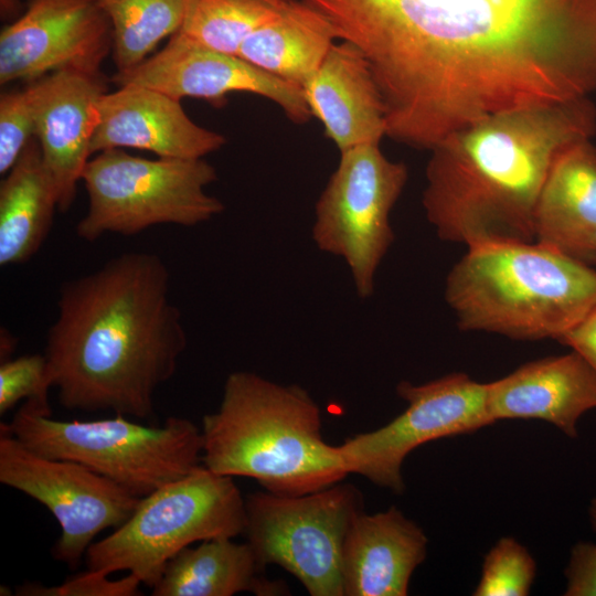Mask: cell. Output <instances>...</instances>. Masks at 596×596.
<instances>
[{
    "instance_id": "1",
    "label": "cell",
    "mask_w": 596,
    "mask_h": 596,
    "mask_svg": "<svg viewBox=\"0 0 596 596\" xmlns=\"http://www.w3.org/2000/svg\"><path fill=\"white\" fill-rule=\"evenodd\" d=\"M307 1L363 53L409 147L596 93V0Z\"/></svg>"
},
{
    "instance_id": "2",
    "label": "cell",
    "mask_w": 596,
    "mask_h": 596,
    "mask_svg": "<svg viewBox=\"0 0 596 596\" xmlns=\"http://www.w3.org/2000/svg\"><path fill=\"white\" fill-rule=\"evenodd\" d=\"M187 344L166 263L128 252L63 283L44 355L65 408L147 419Z\"/></svg>"
},
{
    "instance_id": "3",
    "label": "cell",
    "mask_w": 596,
    "mask_h": 596,
    "mask_svg": "<svg viewBox=\"0 0 596 596\" xmlns=\"http://www.w3.org/2000/svg\"><path fill=\"white\" fill-rule=\"evenodd\" d=\"M589 98L490 116L429 151L422 203L437 236L467 247L534 242L538 198L556 156L590 139Z\"/></svg>"
},
{
    "instance_id": "4",
    "label": "cell",
    "mask_w": 596,
    "mask_h": 596,
    "mask_svg": "<svg viewBox=\"0 0 596 596\" xmlns=\"http://www.w3.org/2000/svg\"><path fill=\"white\" fill-rule=\"evenodd\" d=\"M321 427L320 407L304 387L235 371L225 380L219 408L203 416L202 465L255 479L274 494L311 493L349 475Z\"/></svg>"
},
{
    "instance_id": "5",
    "label": "cell",
    "mask_w": 596,
    "mask_h": 596,
    "mask_svg": "<svg viewBox=\"0 0 596 596\" xmlns=\"http://www.w3.org/2000/svg\"><path fill=\"white\" fill-rule=\"evenodd\" d=\"M445 299L465 331L558 340L596 305V270L538 242L467 247Z\"/></svg>"
},
{
    "instance_id": "6",
    "label": "cell",
    "mask_w": 596,
    "mask_h": 596,
    "mask_svg": "<svg viewBox=\"0 0 596 596\" xmlns=\"http://www.w3.org/2000/svg\"><path fill=\"white\" fill-rule=\"evenodd\" d=\"M1 432L32 451L70 460L143 498L202 462V433L191 421L170 416L147 426L124 415L96 421H58L24 403Z\"/></svg>"
},
{
    "instance_id": "7",
    "label": "cell",
    "mask_w": 596,
    "mask_h": 596,
    "mask_svg": "<svg viewBox=\"0 0 596 596\" xmlns=\"http://www.w3.org/2000/svg\"><path fill=\"white\" fill-rule=\"evenodd\" d=\"M246 528L245 498L233 477L200 465L140 499L132 514L85 556L88 571H118L153 587L168 562L194 542L235 538Z\"/></svg>"
},
{
    "instance_id": "8",
    "label": "cell",
    "mask_w": 596,
    "mask_h": 596,
    "mask_svg": "<svg viewBox=\"0 0 596 596\" xmlns=\"http://www.w3.org/2000/svg\"><path fill=\"white\" fill-rule=\"evenodd\" d=\"M216 180L215 168L203 158L146 159L119 148L103 150L83 171L88 209L76 234L94 242L109 233L132 236L160 224L205 223L224 210L205 190Z\"/></svg>"
},
{
    "instance_id": "9",
    "label": "cell",
    "mask_w": 596,
    "mask_h": 596,
    "mask_svg": "<svg viewBox=\"0 0 596 596\" xmlns=\"http://www.w3.org/2000/svg\"><path fill=\"white\" fill-rule=\"evenodd\" d=\"M245 505L244 534L264 566L283 567L311 596H343V545L364 511L354 485L341 481L302 496L257 491L245 497Z\"/></svg>"
},
{
    "instance_id": "10",
    "label": "cell",
    "mask_w": 596,
    "mask_h": 596,
    "mask_svg": "<svg viewBox=\"0 0 596 596\" xmlns=\"http://www.w3.org/2000/svg\"><path fill=\"white\" fill-rule=\"evenodd\" d=\"M404 162L390 160L380 143L340 152V160L315 205L316 246L347 264L356 295L368 299L395 235L390 214L407 182Z\"/></svg>"
},
{
    "instance_id": "11",
    "label": "cell",
    "mask_w": 596,
    "mask_h": 596,
    "mask_svg": "<svg viewBox=\"0 0 596 596\" xmlns=\"http://www.w3.org/2000/svg\"><path fill=\"white\" fill-rule=\"evenodd\" d=\"M397 395L407 406L384 426L359 433L338 446L347 471L401 494L402 467L417 447L445 437L473 433L493 424L487 383L454 372L424 384L402 381Z\"/></svg>"
},
{
    "instance_id": "12",
    "label": "cell",
    "mask_w": 596,
    "mask_h": 596,
    "mask_svg": "<svg viewBox=\"0 0 596 596\" xmlns=\"http://www.w3.org/2000/svg\"><path fill=\"white\" fill-rule=\"evenodd\" d=\"M0 481L54 515L62 532L53 556L70 568L77 567L102 531L121 525L141 499L81 464L41 456L1 430Z\"/></svg>"
},
{
    "instance_id": "13",
    "label": "cell",
    "mask_w": 596,
    "mask_h": 596,
    "mask_svg": "<svg viewBox=\"0 0 596 596\" xmlns=\"http://www.w3.org/2000/svg\"><path fill=\"white\" fill-rule=\"evenodd\" d=\"M113 50L111 25L94 0H30L0 33V84L53 72L98 74Z\"/></svg>"
},
{
    "instance_id": "14",
    "label": "cell",
    "mask_w": 596,
    "mask_h": 596,
    "mask_svg": "<svg viewBox=\"0 0 596 596\" xmlns=\"http://www.w3.org/2000/svg\"><path fill=\"white\" fill-rule=\"evenodd\" d=\"M111 82L117 86H146L179 100L195 97L215 105L232 93H249L275 103L296 124L307 123L312 116L301 87L237 55L193 44L178 33L137 66L116 72Z\"/></svg>"
},
{
    "instance_id": "15",
    "label": "cell",
    "mask_w": 596,
    "mask_h": 596,
    "mask_svg": "<svg viewBox=\"0 0 596 596\" xmlns=\"http://www.w3.org/2000/svg\"><path fill=\"white\" fill-rule=\"evenodd\" d=\"M42 158L53 178L58 211L73 204L77 184L89 161L98 123V102L107 92L100 73L53 72L30 82Z\"/></svg>"
},
{
    "instance_id": "16",
    "label": "cell",
    "mask_w": 596,
    "mask_h": 596,
    "mask_svg": "<svg viewBox=\"0 0 596 596\" xmlns=\"http://www.w3.org/2000/svg\"><path fill=\"white\" fill-rule=\"evenodd\" d=\"M118 87L98 102L93 155L135 148L161 158L202 159L225 145L223 135L195 124L181 100L141 85Z\"/></svg>"
},
{
    "instance_id": "17",
    "label": "cell",
    "mask_w": 596,
    "mask_h": 596,
    "mask_svg": "<svg viewBox=\"0 0 596 596\" xmlns=\"http://www.w3.org/2000/svg\"><path fill=\"white\" fill-rule=\"evenodd\" d=\"M488 412L500 419H541L570 437L577 422L596 408V371L576 351L526 362L487 383Z\"/></svg>"
},
{
    "instance_id": "18",
    "label": "cell",
    "mask_w": 596,
    "mask_h": 596,
    "mask_svg": "<svg viewBox=\"0 0 596 596\" xmlns=\"http://www.w3.org/2000/svg\"><path fill=\"white\" fill-rule=\"evenodd\" d=\"M302 89L311 115L340 152L380 143L386 136L382 95L365 56L354 44L334 42Z\"/></svg>"
},
{
    "instance_id": "19",
    "label": "cell",
    "mask_w": 596,
    "mask_h": 596,
    "mask_svg": "<svg viewBox=\"0 0 596 596\" xmlns=\"http://www.w3.org/2000/svg\"><path fill=\"white\" fill-rule=\"evenodd\" d=\"M427 544L423 529L394 505L373 514L361 512L343 545V596L407 595Z\"/></svg>"
},
{
    "instance_id": "20",
    "label": "cell",
    "mask_w": 596,
    "mask_h": 596,
    "mask_svg": "<svg viewBox=\"0 0 596 596\" xmlns=\"http://www.w3.org/2000/svg\"><path fill=\"white\" fill-rule=\"evenodd\" d=\"M534 241L596 264V148L573 142L554 159L534 211Z\"/></svg>"
},
{
    "instance_id": "21",
    "label": "cell",
    "mask_w": 596,
    "mask_h": 596,
    "mask_svg": "<svg viewBox=\"0 0 596 596\" xmlns=\"http://www.w3.org/2000/svg\"><path fill=\"white\" fill-rule=\"evenodd\" d=\"M252 546L233 538L202 541L172 557L153 596H232L248 592L257 596L289 594L284 581H270Z\"/></svg>"
},
{
    "instance_id": "22",
    "label": "cell",
    "mask_w": 596,
    "mask_h": 596,
    "mask_svg": "<svg viewBox=\"0 0 596 596\" xmlns=\"http://www.w3.org/2000/svg\"><path fill=\"white\" fill-rule=\"evenodd\" d=\"M57 192L34 137L0 184V265L29 262L46 240Z\"/></svg>"
},
{
    "instance_id": "23",
    "label": "cell",
    "mask_w": 596,
    "mask_h": 596,
    "mask_svg": "<svg viewBox=\"0 0 596 596\" xmlns=\"http://www.w3.org/2000/svg\"><path fill=\"white\" fill-rule=\"evenodd\" d=\"M336 40L329 19L306 0H296L256 29L237 56L302 88Z\"/></svg>"
},
{
    "instance_id": "24",
    "label": "cell",
    "mask_w": 596,
    "mask_h": 596,
    "mask_svg": "<svg viewBox=\"0 0 596 596\" xmlns=\"http://www.w3.org/2000/svg\"><path fill=\"white\" fill-rule=\"evenodd\" d=\"M108 18L117 72L130 70L174 34L189 0H94Z\"/></svg>"
},
{
    "instance_id": "25",
    "label": "cell",
    "mask_w": 596,
    "mask_h": 596,
    "mask_svg": "<svg viewBox=\"0 0 596 596\" xmlns=\"http://www.w3.org/2000/svg\"><path fill=\"white\" fill-rule=\"evenodd\" d=\"M279 10L263 0H189L175 33L199 46L237 55L246 39Z\"/></svg>"
},
{
    "instance_id": "26",
    "label": "cell",
    "mask_w": 596,
    "mask_h": 596,
    "mask_svg": "<svg viewBox=\"0 0 596 596\" xmlns=\"http://www.w3.org/2000/svg\"><path fill=\"white\" fill-rule=\"evenodd\" d=\"M536 574V563L514 538H501L485 555L475 596H526Z\"/></svg>"
},
{
    "instance_id": "27",
    "label": "cell",
    "mask_w": 596,
    "mask_h": 596,
    "mask_svg": "<svg viewBox=\"0 0 596 596\" xmlns=\"http://www.w3.org/2000/svg\"><path fill=\"white\" fill-rule=\"evenodd\" d=\"M53 387L44 353L9 359L0 364V414L20 401L33 411L52 416L49 392Z\"/></svg>"
},
{
    "instance_id": "28",
    "label": "cell",
    "mask_w": 596,
    "mask_h": 596,
    "mask_svg": "<svg viewBox=\"0 0 596 596\" xmlns=\"http://www.w3.org/2000/svg\"><path fill=\"white\" fill-rule=\"evenodd\" d=\"M35 105L32 84L0 96V173L6 174L35 137Z\"/></svg>"
},
{
    "instance_id": "29",
    "label": "cell",
    "mask_w": 596,
    "mask_h": 596,
    "mask_svg": "<svg viewBox=\"0 0 596 596\" xmlns=\"http://www.w3.org/2000/svg\"><path fill=\"white\" fill-rule=\"evenodd\" d=\"M141 582L132 574L110 581L108 575L88 571L73 576L58 586L24 583L17 587L20 596H132L139 594Z\"/></svg>"
},
{
    "instance_id": "30",
    "label": "cell",
    "mask_w": 596,
    "mask_h": 596,
    "mask_svg": "<svg viewBox=\"0 0 596 596\" xmlns=\"http://www.w3.org/2000/svg\"><path fill=\"white\" fill-rule=\"evenodd\" d=\"M566 596H596V544L581 542L571 552L565 570Z\"/></svg>"
},
{
    "instance_id": "31",
    "label": "cell",
    "mask_w": 596,
    "mask_h": 596,
    "mask_svg": "<svg viewBox=\"0 0 596 596\" xmlns=\"http://www.w3.org/2000/svg\"><path fill=\"white\" fill-rule=\"evenodd\" d=\"M557 341L579 353L596 371V305Z\"/></svg>"
},
{
    "instance_id": "32",
    "label": "cell",
    "mask_w": 596,
    "mask_h": 596,
    "mask_svg": "<svg viewBox=\"0 0 596 596\" xmlns=\"http://www.w3.org/2000/svg\"><path fill=\"white\" fill-rule=\"evenodd\" d=\"M17 345V339L7 329L1 328L0 333V355L1 362L7 361L10 355L14 352Z\"/></svg>"
},
{
    "instance_id": "33",
    "label": "cell",
    "mask_w": 596,
    "mask_h": 596,
    "mask_svg": "<svg viewBox=\"0 0 596 596\" xmlns=\"http://www.w3.org/2000/svg\"><path fill=\"white\" fill-rule=\"evenodd\" d=\"M19 7L18 0H1V12L8 17L17 11Z\"/></svg>"
},
{
    "instance_id": "34",
    "label": "cell",
    "mask_w": 596,
    "mask_h": 596,
    "mask_svg": "<svg viewBox=\"0 0 596 596\" xmlns=\"http://www.w3.org/2000/svg\"><path fill=\"white\" fill-rule=\"evenodd\" d=\"M589 517H590V523L593 525V529L596 532V497L592 500V503L589 507Z\"/></svg>"
},
{
    "instance_id": "35",
    "label": "cell",
    "mask_w": 596,
    "mask_h": 596,
    "mask_svg": "<svg viewBox=\"0 0 596 596\" xmlns=\"http://www.w3.org/2000/svg\"><path fill=\"white\" fill-rule=\"evenodd\" d=\"M269 4H272L273 7L275 8H278V9H281L284 8L285 6L289 4L290 2L292 1H296V0H263Z\"/></svg>"
},
{
    "instance_id": "36",
    "label": "cell",
    "mask_w": 596,
    "mask_h": 596,
    "mask_svg": "<svg viewBox=\"0 0 596 596\" xmlns=\"http://www.w3.org/2000/svg\"><path fill=\"white\" fill-rule=\"evenodd\" d=\"M0 595H12V593L7 586L1 585Z\"/></svg>"
}]
</instances>
